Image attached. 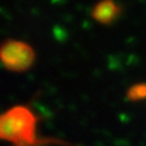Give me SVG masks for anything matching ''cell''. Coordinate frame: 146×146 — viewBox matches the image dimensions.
<instances>
[{
	"label": "cell",
	"mask_w": 146,
	"mask_h": 146,
	"mask_svg": "<svg viewBox=\"0 0 146 146\" xmlns=\"http://www.w3.org/2000/svg\"><path fill=\"white\" fill-rule=\"evenodd\" d=\"M35 117L23 106L13 107L0 115V139L15 146L38 145L35 133Z\"/></svg>",
	"instance_id": "6da1fadb"
},
{
	"label": "cell",
	"mask_w": 146,
	"mask_h": 146,
	"mask_svg": "<svg viewBox=\"0 0 146 146\" xmlns=\"http://www.w3.org/2000/svg\"><path fill=\"white\" fill-rule=\"evenodd\" d=\"M0 58L11 70H22L31 65L33 55L27 45L18 42H9L0 49Z\"/></svg>",
	"instance_id": "7a4b0ae2"
}]
</instances>
